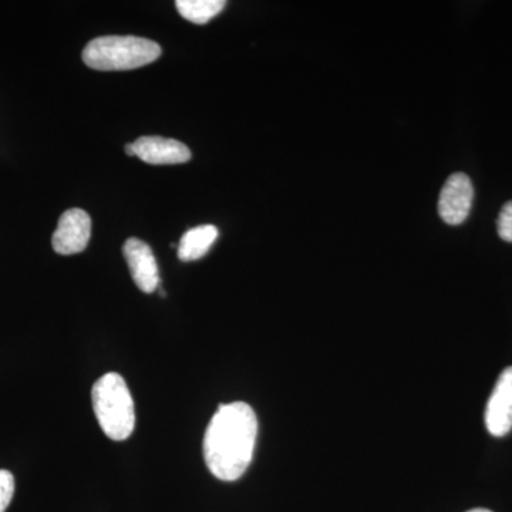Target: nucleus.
Instances as JSON below:
<instances>
[{
    "label": "nucleus",
    "mask_w": 512,
    "mask_h": 512,
    "mask_svg": "<svg viewBox=\"0 0 512 512\" xmlns=\"http://www.w3.org/2000/svg\"><path fill=\"white\" fill-rule=\"evenodd\" d=\"M218 238V228L214 225H198L188 229L178 245V258L184 262L197 261L208 254Z\"/></svg>",
    "instance_id": "obj_9"
},
{
    "label": "nucleus",
    "mask_w": 512,
    "mask_h": 512,
    "mask_svg": "<svg viewBox=\"0 0 512 512\" xmlns=\"http://www.w3.org/2000/svg\"><path fill=\"white\" fill-rule=\"evenodd\" d=\"M15 494V478L6 470H0V512H5Z\"/></svg>",
    "instance_id": "obj_11"
},
{
    "label": "nucleus",
    "mask_w": 512,
    "mask_h": 512,
    "mask_svg": "<svg viewBox=\"0 0 512 512\" xmlns=\"http://www.w3.org/2000/svg\"><path fill=\"white\" fill-rule=\"evenodd\" d=\"M136 157L151 165L184 164L191 160L190 148L173 138L146 136L134 141Z\"/></svg>",
    "instance_id": "obj_8"
},
{
    "label": "nucleus",
    "mask_w": 512,
    "mask_h": 512,
    "mask_svg": "<svg viewBox=\"0 0 512 512\" xmlns=\"http://www.w3.org/2000/svg\"><path fill=\"white\" fill-rule=\"evenodd\" d=\"M93 409L101 430L114 441L127 440L136 426V410L126 380L107 373L97 380L92 392Z\"/></svg>",
    "instance_id": "obj_3"
},
{
    "label": "nucleus",
    "mask_w": 512,
    "mask_h": 512,
    "mask_svg": "<svg viewBox=\"0 0 512 512\" xmlns=\"http://www.w3.org/2000/svg\"><path fill=\"white\" fill-rule=\"evenodd\" d=\"M178 13L188 22L205 25L225 8L224 0H178L175 2Z\"/></svg>",
    "instance_id": "obj_10"
},
{
    "label": "nucleus",
    "mask_w": 512,
    "mask_h": 512,
    "mask_svg": "<svg viewBox=\"0 0 512 512\" xmlns=\"http://www.w3.org/2000/svg\"><path fill=\"white\" fill-rule=\"evenodd\" d=\"M258 419L247 403L221 404L204 437V458L212 476L237 481L254 457Z\"/></svg>",
    "instance_id": "obj_1"
},
{
    "label": "nucleus",
    "mask_w": 512,
    "mask_h": 512,
    "mask_svg": "<svg viewBox=\"0 0 512 512\" xmlns=\"http://www.w3.org/2000/svg\"><path fill=\"white\" fill-rule=\"evenodd\" d=\"M92 237V220L86 211L72 208L60 217L52 245L55 252L60 255L80 254L89 245Z\"/></svg>",
    "instance_id": "obj_4"
},
{
    "label": "nucleus",
    "mask_w": 512,
    "mask_h": 512,
    "mask_svg": "<svg viewBox=\"0 0 512 512\" xmlns=\"http://www.w3.org/2000/svg\"><path fill=\"white\" fill-rule=\"evenodd\" d=\"M468 512H493V511L485 510V508H476V510H471Z\"/></svg>",
    "instance_id": "obj_14"
},
{
    "label": "nucleus",
    "mask_w": 512,
    "mask_h": 512,
    "mask_svg": "<svg viewBox=\"0 0 512 512\" xmlns=\"http://www.w3.org/2000/svg\"><path fill=\"white\" fill-rule=\"evenodd\" d=\"M498 235L505 242H512V201L504 205L498 217Z\"/></svg>",
    "instance_id": "obj_12"
},
{
    "label": "nucleus",
    "mask_w": 512,
    "mask_h": 512,
    "mask_svg": "<svg viewBox=\"0 0 512 512\" xmlns=\"http://www.w3.org/2000/svg\"><path fill=\"white\" fill-rule=\"evenodd\" d=\"M474 188L470 177L457 173L450 175L439 198V214L441 220L448 225H460L470 215L473 205Z\"/></svg>",
    "instance_id": "obj_5"
},
{
    "label": "nucleus",
    "mask_w": 512,
    "mask_h": 512,
    "mask_svg": "<svg viewBox=\"0 0 512 512\" xmlns=\"http://www.w3.org/2000/svg\"><path fill=\"white\" fill-rule=\"evenodd\" d=\"M124 150H126L128 157H136V148H134V143L127 144V146L124 147Z\"/></svg>",
    "instance_id": "obj_13"
},
{
    "label": "nucleus",
    "mask_w": 512,
    "mask_h": 512,
    "mask_svg": "<svg viewBox=\"0 0 512 512\" xmlns=\"http://www.w3.org/2000/svg\"><path fill=\"white\" fill-rule=\"evenodd\" d=\"M123 252L134 284L144 293L156 292L160 286V272L151 248L141 239L130 238L124 244Z\"/></svg>",
    "instance_id": "obj_7"
},
{
    "label": "nucleus",
    "mask_w": 512,
    "mask_h": 512,
    "mask_svg": "<svg viewBox=\"0 0 512 512\" xmlns=\"http://www.w3.org/2000/svg\"><path fill=\"white\" fill-rule=\"evenodd\" d=\"M485 426L494 437H504L512 429V367L503 370L485 409Z\"/></svg>",
    "instance_id": "obj_6"
},
{
    "label": "nucleus",
    "mask_w": 512,
    "mask_h": 512,
    "mask_svg": "<svg viewBox=\"0 0 512 512\" xmlns=\"http://www.w3.org/2000/svg\"><path fill=\"white\" fill-rule=\"evenodd\" d=\"M161 47L136 36H103L92 40L83 50V62L100 72H120L156 62Z\"/></svg>",
    "instance_id": "obj_2"
}]
</instances>
